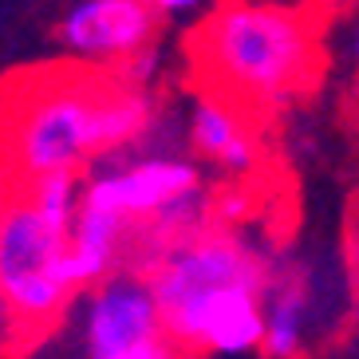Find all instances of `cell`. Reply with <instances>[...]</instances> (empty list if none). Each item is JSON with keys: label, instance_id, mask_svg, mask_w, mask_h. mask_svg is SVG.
Returning <instances> with one entry per match:
<instances>
[{"label": "cell", "instance_id": "cell-1", "mask_svg": "<svg viewBox=\"0 0 359 359\" xmlns=\"http://www.w3.org/2000/svg\"><path fill=\"white\" fill-rule=\"evenodd\" d=\"M158 123L154 87L118 72L72 64L20 75L0 91V178L83 174L107 154L130 150Z\"/></svg>", "mask_w": 359, "mask_h": 359}, {"label": "cell", "instance_id": "cell-2", "mask_svg": "<svg viewBox=\"0 0 359 359\" xmlns=\"http://www.w3.org/2000/svg\"><path fill=\"white\" fill-rule=\"evenodd\" d=\"M273 261L241 233L201 225L147 269L166 336L178 355H253L261 351V296Z\"/></svg>", "mask_w": 359, "mask_h": 359}, {"label": "cell", "instance_id": "cell-3", "mask_svg": "<svg viewBox=\"0 0 359 359\" xmlns=\"http://www.w3.org/2000/svg\"><path fill=\"white\" fill-rule=\"evenodd\" d=\"M190 55L205 91L261 115L312 87L320 75V32L300 4L222 0L198 24Z\"/></svg>", "mask_w": 359, "mask_h": 359}, {"label": "cell", "instance_id": "cell-4", "mask_svg": "<svg viewBox=\"0 0 359 359\" xmlns=\"http://www.w3.org/2000/svg\"><path fill=\"white\" fill-rule=\"evenodd\" d=\"M79 285L67 269V229L36 210L20 182L0 178V300L28 339L52 336Z\"/></svg>", "mask_w": 359, "mask_h": 359}, {"label": "cell", "instance_id": "cell-5", "mask_svg": "<svg viewBox=\"0 0 359 359\" xmlns=\"http://www.w3.org/2000/svg\"><path fill=\"white\" fill-rule=\"evenodd\" d=\"M79 320V355L87 359H174L158 300L147 273L118 264L79 288L72 300Z\"/></svg>", "mask_w": 359, "mask_h": 359}, {"label": "cell", "instance_id": "cell-6", "mask_svg": "<svg viewBox=\"0 0 359 359\" xmlns=\"http://www.w3.org/2000/svg\"><path fill=\"white\" fill-rule=\"evenodd\" d=\"M205 194V178L194 158L182 154H138V158H123L107 154L95 166L83 170L79 182V201L95 205L123 217L127 225L150 222L154 213L194 201Z\"/></svg>", "mask_w": 359, "mask_h": 359}, {"label": "cell", "instance_id": "cell-7", "mask_svg": "<svg viewBox=\"0 0 359 359\" xmlns=\"http://www.w3.org/2000/svg\"><path fill=\"white\" fill-rule=\"evenodd\" d=\"M158 12L147 0H75L60 20V48L72 64L118 72L158 36Z\"/></svg>", "mask_w": 359, "mask_h": 359}, {"label": "cell", "instance_id": "cell-8", "mask_svg": "<svg viewBox=\"0 0 359 359\" xmlns=\"http://www.w3.org/2000/svg\"><path fill=\"white\" fill-rule=\"evenodd\" d=\"M190 147L237 178L261 166V138L253 127V111H245L241 103L217 91H205L190 107Z\"/></svg>", "mask_w": 359, "mask_h": 359}, {"label": "cell", "instance_id": "cell-9", "mask_svg": "<svg viewBox=\"0 0 359 359\" xmlns=\"http://www.w3.org/2000/svg\"><path fill=\"white\" fill-rule=\"evenodd\" d=\"M127 233L130 225L123 217L79 201V210L67 225V269H72L75 285L87 288L91 280L118 269L127 257Z\"/></svg>", "mask_w": 359, "mask_h": 359}, {"label": "cell", "instance_id": "cell-10", "mask_svg": "<svg viewBox=\"0 0 359 359\" xmlns=\"http://www.w3.org/2000/svg\"><path fill=\"white\" fill-rule=\"evenodd\" d=\"M264 308V332L261 351L276 359L300 355L308 348V327H312V296L304 288V276L296 273H269V285L261 296Z\"/></svg>", "mask_w": 359, "mask_h": 359}, {"label": "cell", "instance_id": "cell-11", "mask_svg": "<svg viewBox=\"0 0 359 359\" xmlns=\"http://www.w3.org/2000/svg\"><path fill=\"white\" fill-rule=\"evenodd\" d=\"M16 348H24V332L12 316V308L0 300V351H16Z\"/></svg>", "mask_w": 359, "mask_h": 359}, {"label": "cell", "instance_id": "cell-12", "mask_svg": "<svg viewBox=\"0 0 359 359\" xmlns=\"http://www.w3.org/2000/svg\"><path fill=\"white\" fill-rule=\"evenodd\" d=\"M147 4L158 12V16H190V12L210 8L213 0H147Z\"/></svg>", "mask_w": 359, "mask_h": 359}]
</instances>
